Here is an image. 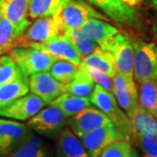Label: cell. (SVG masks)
Instances as JSON below:
<instances>
[{"mask_svg":"<svg viewBox=\"0 0 157 157\" xmlns=\"http://www.w3.org/2000/svg\"><path fill=\"white\" fill-rule=\"evenodd\" d=\"M31 130L27 124L0 118V157L14 153Z\"/></svg>","mask_w":157,"mask_h":157,"instance_id":"8","label":"cell"},{"mask_svg":"<svg viewBox=\"0 0 157 157\" xmlns=\"http://www.w3.org/2000/svg\"><path fill=\"white\" fill-rule=\"evenodd\" d=\"M80 30L86 37L96 42L104 51L108 41L119 33L116 27L95 17L89 18L84 25L81 26Z\"/></svg>","mask_w":157,"mask_h":157,"instance_id":"18","label":"cell"},{"mask_svg":"<svg viewBox=\"0 0 157 157\" xmlns=\"http://www.w3.org/2000/svg\"><path fill=\"white\" fill-rule=\"evenodd\" d=\"M82 144L91 157H99L104 149L116 140H121L113 123L94 129L80 137Z\"/></svg>","mask_w":157,"mask_h":157,"instance_id":"13","label":"cell"},{"mask_svg":"<svg viewBox=\"0 0 157 157\" xmlns=\"http://www.w3.org/2000/svg\"><path fill=\"white\" fill-rule=\"evenodd\" d=\"M131 123L135 132H145L157 135V119L149 112L139 107L130 118Z\"/></svg>","mask_w":157,"mask_h":157,"instance_id":"27","label":"cell"},{"mask_svg":"<svg viewBox=\"0 0 157 157\" xmlns=\"http://www.w3.org/2000/svg\"><path fill=\"white\" fill-rule=\"evenodd\" d=\"M65 25L60 15L37 18L17 39L16 46H27L48 41L64 33Z\"/></svg>","mask_w":157,"mask_h":157,"instance_id":"3","label":"cell"},{"mask_svg":"<svg viewBox=\"0 0 157 157\" xmlns=\"http://www.w3.org/2000/svg\"><path fill=\"white\" fill-rule=\"evenodd\" d=\"M123 2H125L126 4H128L129 6H135L137 5L138 3H140L141 0H122Z\"/></svg>","mask_w":157,"mask_h":157,"instance_id":"34","label":"cell"},{"mask_svg":"<svg viewBox=\"0 0 157 157\" xmlns=\"http://www.w3.org/2000/svg\"><path fill=\"white\" fill-rule=\"evenodd\" d=\"M49 105L59 107L67 118L72 117L87 107H92L89 97L73 95L70 93H64Z\"/></svg>","mask_w":157,"mask_h":157,"instance_id":"23","label":"cell"},{"mask_svg":"<svg viewBox=\"0 0 157 157\" xmlns=\"http://www.w3.org/2000/svg\"><path fill=\"white\" fill-rule=\"evenodd\" d=\"M80 64L86 67L97 68L111 78H113L118 72L116 63L112 54L107 51L102 50L100 46L93 53L84 58Z\"/></svg>","mask_w":157,"mask_h":157,"instance_id":"22","label":"cell"},{"mask_svg":"<svg viewBox=\"0 0 157 157\" xmlns=\"http://www.w3.org/2000/svg\"><path fill=\"white\" fill-rule=\"evenodd\" d=\"M134 78L139 84L142 81L157 80V45L140 39L133 41Z\"/></svg>","mask_w":157,"mask_h":157,"instance_id":"4","label":"cell"},{"mask_svg":"<svg viewBox=\"0 0 157 157\" xmlns=\"http://www.w3.org/2000/svg\"><path fill=\"white\" fill-rule=\"evenodd\" d=\"M72 0H29V17H39L59 15L62 10Z\"/></svg>","mask_w":157,"mask_h":157,"instance_id":"21","label":"cell"},{"mask_svg":"<svg viewBox=\"0 0 157 157\" xmlns=\"http://www.w3.org/2000/svg\"><path fill=\"white\" fill-rule=\"evenodd\" d=\"M64 34L75 48L76 52L81 58V60L93 53L99 47V45L86 37L80 29L65 27Z\"/></svg>","mask_w":157,"mask_h":157,"instance_id":"25","label":"cell"},{"mask_svg":"<svg viewBox=\"0 0 157 157\" xmlns=\"http://www.w3.org/2000/svg\"><path fill=\"white\" fill-rule=\"evenodd\" d=\"M113 94L118 104L130 119L139 107L138 89L136 85L135 82L129 81L118 72L113 78Z\"/></svg>","mask_w":157,"mask_h":157,"instance_id":"14","label":"cell"},{"mask_svg":"<svg viewBox=\"0 0 157 157\" xmlns=\"http://www.w3.org/2000/svg\"><path fill=\"white\" fill-rule=\"evenodd\" d=\"M143 157H144V156H143Z\"/></svg>","mask_w":157,"mask_h":157,"instance_id":"40","label":"cell"},{"mask_svg":"<svg viewBox=\"0 0 157 157\" xmlns=\"http://www.w3.org/2000/svg\"><path fill=\"white\" fill-rule=\"evenodd\" d=\"M27 46H33L38 49L45 51L52 56L56 58L57 59L67 60L78 67L81 63V58L64 33L44 43L33 44Z\"/></svg>","mask_w":157,"mask_h":157,"instance_id":"15","label":"cell"},{"mask_svg":"<svg viewBox=\"0 0 157 157\" xmlns=\"http://www.w3.org/2000/svg\"><path fill=\"white\" fill-rule=\"evenodd\" d=\"M105 51L109 52L116 63L118 73L123 75L129 81L134 78V54L135 48L131 39L126 34L118 33L107 43Z\"/></svg>","mask_w":157,"mask_h":157,"instance_id":"6","label":"cell"},{"mask_svg":"<svg viewBox=\"0 0 157 157\" xmlns=\"http://www.w3.org/2000/svg\"><path fill=\"white\" fill-rule=\"evenodd\" d=\"M9 55L28 76L48 72L57 59L45 51L33 46H16L9 51Z\"/></svg>","mask_w":157,"mask_h":157,"instance_id":"2","label":"cell"},{"mask_svg":"<svg viewBox=\"0 0 157 157\" xmlns=\"http://www.w3.org/2000/svg\"><path fill=\"white\" fill-rule=\"evenodd\" d=\"M67 119L59 107L48 105L28 120L27 126L40 136L55 139L67 126Z\"/></svg>","mask_w":157,"mask_h":157,"instance_id":"5","label":"cell"},{"mask_svg":"<svg viewBox=\"0 0 157 157\" xmlns=\"http://www.w3.org/2000/svg\"><path fill=\"white\" fill-rule=\"evenodd\" d=\"M148 3L150 4V6L157 11V0H147Z\"/></svg>","mask_w":157,"mask_h":157,"instance_id":"36","label":"cell"},{"mask_svg":"<svg viewBox=\"0 0 157 157\" xmlns=\"http://www.w3.org/2000/svg\"><path fill=\"white\" fill-rule=\"evenodd\" d=\"M2 18H3V15H2V12L0 11V21L2 20Z\"/></svg>","mask_w":157,"mask_h":157,"instance_id":"39","label":"cell"},{"mask_svg":"<svg viewBox=\"0 0 157 157\" xmlns=\"http://www.w3.org/2000/svg\"><path fill=\"white\" fill-rule=\"evenodd\" d=\"M22 73V70L10 55L0 56V85L15 79Z\"/></svg>","mask_w":157,"mask_h":157,"instance_id":"31","label":"cell"},{"mask_svg":"<svg viewBox=\"0 0 157 157\" xmlns=\"http://www.w3.org/2000/svg\"><path fill=\"white\" fill-rule=\"evenodd\" d=\"M61 17L65 27L81 28L91 17H95L106 20L107 17L85 0H72L66 6L61 13Z\"/></svg>","mask_w":157,"mask_h":157,"instance_id":"11","label":"cell"},{"mask_svg":"<svg viewBox=\"0 0 157 157\" xmlns=\"http://www.w3.org/2000/svg\"><path fill=\"white\" fill-rule=\"evenodd\" d=\"M110 119L96 107H89L67 119V127L78 138L100 127L111 124Z\"/></svg>","mask_w":157,"mask_h":157,"instance_id":"9","label":"cell"},{"mask_svg":"<svg viewBox=\"0 0 157 157\" xmlns=\"http://www.w3.org/2000/svg\"><path fill=\"white\" fill-rule=\"evenodd\" d=\"M101 10L113 21L125 27L135 28L139 25L138 14L132 6L122 0H85Z\"/></svg>","mask_w":157,"mask_h":157,"instance_id":"7","label":"cell"},{"mask_svg":"<svg viewBox=\"0 0 157 157\" xmlns=\"http://www.w3.org/2000/svg\"><path fill=\"white\" fill-rule=\"evenodd\" d=\"M135 140L144 157H157V135L145 132H135Z\"/></svg>","mask_w":157,"mask_h":157,"instance_id":"32","label":"cell"},{"mask_svg":"<svg viewBox=\"0 0 157 157\" xmlns=\"http://www.w3.org/2000/svg\"><path fill=\"white\" fill-rule=\"evenodd\" d=\"M55 139V157H91L81 140L67 126Z\"/></svg>","mask_w":157,"mask_h":157,"instance_id":"17","label":"cell"},{"mask_svg":"<svg viewBox=\"0 0 157 157\" xmlns=\"http://www.w3.org/2000/svg\"><path fill=\"white\" fill-rule=\"evenodd\" d=\"M45 104L34 94H27L0 108V116L16 121H28L43 109Z\"/></svg>","mask_w":157,"mask_h":157,"instance_id":"10","label":"cell"},{"mask_svg":"<svg viewBox=\"0 0 157 157\" xmlns=\"http://www.w3.org/2000/svg\"><path fill=\"white\" fill-rule=\"evenodd\" d=\"M21 36L22 33L17 30V27L7 18L3 17L0 21V47H15L17 39Z\"/></svg>","mask_w":157,"mask_h":157,"instance_id":"30","label":"cell"},{"mask_svg":"<svg viewBox=\"0 0 157 157\" xmlns=\"http://www.w3.org/2000/svg\"><path fill=\"white\" fill-rule=\"evenodd\" d=\"M155 35L157 37V23L155 24Z\"/></svg>","mask_w":157,"mask_h":157,"instance_id":"38","label":"cell"},{"mask_svg":"<svg viewBox=\"0 0 157 157\" xmlns=\"http://www.w3.org/2000/svg\"><path fill=\"white\" fill-rule=\"evenodd\" d=\"M14 153L18 157H53L47 143L33 129Z\"/></svg>","mask_w":157,"mask_h":157,"instance_id":"20","label":"cell"},{"mask_svg":"<svg viewBox=\"0 0 157 157\" xmlns=\"http://www.w3.org/2000/svg\"><path fill=\"white\" fill-rule=\"evenodd\" d=\"M6 157H18V156H17V155H16V154H15V153H12V154L9 155H7Z\"/></svg>","mask_w":157,"mask_h":157,"instance_id":"37","label":"cell"},{"mask_svg":"<svg viewBox=\"0 0 157 157\" xmlns=\"http://www.w3.org/2000/svg\"><path fill=\"white\" fill-rule=\"evenodd\" d=\"M95 86V82L86 67L79 65L75 77L71 82L66 84V90L73 95L89 97Z\"/></svg>","mask_w":157,"mask_h":157,"instance_id":"24","label":"cell"},{"mask_svg":"<svg viewBox=\"0 0 157 157\" xmlns=\"http://www.w3.org/2000/svg\"><path fill=\"white\" fill-rule=\"evenodd\" d=\"M11 49H12V47H11V46H2V47H0V56H2V54L6 52H9Z\"/></svg>","mask_w":157,"mask_h":157,"instance_id":"35","label":"cell"},{"mask_svg":"<svg viewBox=\"0 0 157 157\" xmlns=\"http://www.w3.org/2000/svg\"><path fill=\"white\" fill-rule=\"evenodd\" d=\"M78 66L64 59H57L51 67V75L58 81L68 84L73 80L78 70Z\"/></svg>","mask_w":157,"mask_h":157,"instance_id":"28","label":"cell"},{"mask_svg":"<svg viewBox=\"0 0 157 157\" xmlns=\"http://www.w3.org/2000/svg\"><path fill=\"white\" fill-rule=\"evenodd\" d=\"M86 67L91 74L92 78H94L95 84L101 86V87H103L108 92L113 93V78H111L109 75H107L106 73H103L95 67Z\"/></svg>","mask_w":157,"mask_h":157,"instance_id":"33","label":"cell"},{"mask_svg":"<svg viewBox=\"0 0 157 157\" xmlns=\"http://www.w3.org/2000/svg\"><path fill=\"white\" fill-rule=\"evenodd\" d=\"M99 157H139V155L132 143L120 140L106 147Z\"/></svg>","mask_w":157,"mask_h":157,"instance_id":"29","label":"cell"},{"mask_svg":"<svg viewBox=\"0 0 157 157\" xmlns=\"http://www.w3.org/2000/svg\"><path fill=\"white\" fill-rule=\"evenodd\" d=\"M28 10L29 0H0L3 17L11 21L22 35L31 25Z\"/></svg>","mask_w":157,"mask_h":157,"instance_id":"16","label":"cell"},{"mask_svg":"<svg viewBox=\"0 0 157 157\" xmlns=\"http://www.w3.org/2000/svg\"><path fill=\"white\" fill-rule=\"evenodd\" d=\"M29 91V76L24 72L15 79L0 85V108L6 107L22 96L26 95Z\"/></svg>","mask_w":157,"mask_h":157,"instance_id":"19","label":"cell"},{"mask_svg":"<svg viewBox=\"0 0 157 157\" xmlns=\"http://www.w3.org/2000/svg\"><path fill=\"white\" fill-rule=\"evenodd\" d=\"M138 85L140 106L157 119V80L148 79Z\"/></svg>","mask_w":157,"mask_h":157,"instance_id":"26","label":"cell"},{"mask_svg":"<svg viewBox=\"0 0 157 157\" xmlns=\"http://www.w3.org/2000/svg\"><path fill=\"white\" fill-rule=\"evenodd\" d=\"M89 98L92 104L110 119L121 140H126L133 144L135 141V131L131 121L118 104L113 94L95 84Z\"/></svg>","mask_w":157,"mask_h":157,"instance_id":"1","label":"cell"},{"mask_svg":"<svg viewBox=\"0 0 157 157\" xmlns=\"http://www.w3.org/2000/svg\"><path fill=\"white\" fill-rule=\"evenodd\" d=\"M29 84L31 92L39 97L46 105L51 104L67 92L66 84L58 81L47 72L30 75Z\"/></svg>","mask_w":157,"mask_h":157,"instance_id":"12","label":"cell"}]
</instances>
